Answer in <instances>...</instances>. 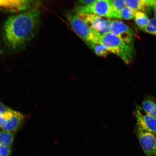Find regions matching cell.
<instances>
[{
	"mask_svg": "<svg viewBox=\"0 0 156 156\" xmlns=\"http://www.w3.org/2000/svg\"><path fill=\"white\" fill-rule=\"evenodd\" d=\"M14 133L0 130V145L11 147L14 140Z\"/></svg>",
	"mask_w": 156,
	"mask_h": 156,
	"instance_id": "cell-12",
	"label": "cell"
},
{
	"mask_svg": "<svg viewBox=\"0 0 156 156\" xmlns=\"http://www.w3.org/2000/svg\"><path fill=\"white\" fill-rule=\"evenodd\" d=\"M95 1V0H80L77 2L80 5L85 6L90 5Z\"/></svg>",
	"mask_w": 156,
	"mask_h": 156,
	"instance_id": "cell-22",
	"label": "cell"
},
{
	"mask_svg": "<svg viewBox=\"0 0 156 156\" xmlns=\"http://www.w3.org/2000/svg\"><path fill=\"white\" fill-rule=\"evenodd\" d=\"M12 110H11L10 112L4 114H0V129H2V127L5 120L8 119L12 115Z\"/></svg>",
	"mask_w": 156,
	"mask_h": 156,
	"instance_id": "cell-19",
	"label": "cell"
},
{
	"mask_svg": "<svg viewBox=\"0 0 156 156\" xmlns=\"http://www.w3.org/2000/svg\"><path fill=\"white\" fill-rule=\"evenodd\" d=\"M1 145H0V147H1Z\"/></svg>",
	"mask_w": 156,
	"mask_h": 156,
	"instance_id": "cell-24",
	"label": "cell"
},
{
	"mask_svg": "<svg viewBox=\"0 0 156 156\" xmlns=\"http://www.w3.org/2000/svg\"><path fill=\"white\" fill-rule=\"evenodd\" d=\"M40 22V12L36 9L9 17L2 30L4 48L12 53L24 49L36 36Z\"/></svg>",
	"mask_w": 156,
	"mask_h": 156,
	"instance_id": "cell-1",
	"label": "cell"
},
{
	"mask_svg": "<svg viewBox=\"0 0 156 156\" xmlns=\"http://www.w3.org/2000/svg\"><path fill=\"white\" fill-rule=\"evenodd\" d=\"M65 16L76 34L86 44L92 42V29L89 28L76 11L75 10H68L66 12Z\"/></svg>",
	"mask_w": 156,
	"mask_h": 156,
	"instance_id": "cell-3",
	"label": "cell"
},
{
	"mask_svg": "<svg viewBox=\"0 0 156 156\" xmlns=\"http://www.w3.org/2000/svg\"><path fill=\"white\" fill-rule=\"evenodd\" d=\"M142 30L148 34L156 36V27H155L149 24L142 29Z\"/></svg>",
	"mask_w": 156,
	"mask_h": 156,
	"instance_id": "cell-20",
	"label": "cell"
},
{
	"mask_svg": "<svg viewBox=\"0 0 156 156\" xmlns=\"http://www.w3.org/2000/svg\"><path fill=\"white\" fill-rule=\"evenodd\" d=\"M134 114L137 126L156 134V117L149 115L139 106L136 107Z\"/></svg>",
	"mask_w": 156,
	"mask_h": 156,
	"instance_id": "cell-8",
	"label": "cell"
},
{
	"mask_svg": "<svg viewBox=\"0 0 156 156\" xmlns=\"http://www.w3.org/2000/svg\"><path fill=\"white\" fill-rule=\"evenodd\" d=\"M136 134L146 156H156V134L136 126Z\"/></svg>",
	"mask_w": 156,
	"mask_h": 156,
	"instance_id": "cell-5",
	"label": "cell"
},
{
	"mask_svg": "<svg viewBox=\"0 0 156 156\" xmlns=\"http://www.w3.org/2000/svg\"><path fill=\"white\" fill-rule=\"evenodd\" d=\"M90 28L96 31L101 35L110 32L112 21L92 13L79 14Z\"/></svg>",
	"mask_w": 156,
	"mask_h": 156,
	"instance_id": "cell-6",
	"label": "cell"
},
{
	"mask_svg": "<svg viewBox=\"0 0 156 156\" xmlns=\"http://www.w3.org/2000/svg\"><path fill=\"white\" fill-rule=\"evenodd\" d=\"M143 110L149 115L156 117V103L151 99H146L142 103Z\"/></svg>",
	"mask_w": 156,
	"mask_h": 156,
	"instance_id": "cell-15",
	"label": "cell"
},
{
	"mask_svg": "<svg viewBox=\"0 0 156 156\" xmlns=\"http://www.w3.org/2000/svg\"><path fill=\"white\" fill-rule=\"evenodd\" d=\"M110 32L129 45H131L133 42L134 36L132 29L122 21H112Z\"/></svg>",
	"mask_w": 156,
	"mask_h": 156,
	"instance_id": "cell-7",
	"label": "cell"
},
{
	"mask_svg": "<svg viewBox=\"0 0 156 156\" xmlns=\"http://www.w3.org/2000/svg\"><path fill=\"white\" fill-rule=\"evenodd\" d=\"M87 46L92 49L97 55L101 56H106L109 54V51L106 47L103 44L94 43L90 42L88 44Z\"/></svg>",
	"mask_w": 156,
	"mask_h": 156,
	"instance_id": "cell-16",
	"label": "cell"
},
{
	"mask_svg": "<svg viewBox=\"0 0 156 156\" xmlns=\"http://www.w3.org/2000/svg\"><path fill=\"white\" fill-rule=\"evenodd\" d=\"M134 18L136 25L141 30L149 24L150 19L144 12L136 11Z\"/></svg>",
	"mask_w": 156,
	"mask_h": 156,
	"instance_id": "cell-13",
	"label": "cell"
},
{
	"mask_svg": "<svg viewBox=\"0 0 156 156\" xmlns=\"http://www.w3.org/2000/svg\"><path fill=\"white\" fill-rule=\"evenodd\" d=\"M11 153V148L1 145L0 147V156H10Z\"/></svg>",
	"mask_w": 156,
	"mask_h": 156,
	"instance_id": "cell-18",
	"label": "cell"
},
{
	"mask_svg": "<svg viewBox=\"0 0 156 156\" xmlns=\"http://www.w3.org/2000/svg\"><path fill=\"white\" fill-rule=\"evenodd\" d=\"M136 11L127 7H125L121 13V16L123 19L129 20L134 18Z\"/></svg>",
	"mask_w": 156,
	"mask_h": 156,
	"instance_id": "cell-17",
	"label": "cell"
},
{
	"mask_svg": "<svg viewBox=\"0 0 156 156\" xmlns=\"http://www.w3.org/2000/svg\"><path fill=\"white\" fill-rule=\"evenodd\" d=\"M112 14V18L122 19L121 13L124 8L126 6L124 1H111Z\"/></svg>",
	"mask_w": 156,
	"mask_h": 156,
	"instance_id": "cell-14",
	"label": "cell"
},
{
	"mask_svg": "<svg viewBox=\"0 0 156 156\" xmlns=\"http://www.w3.org/2000/svg\"><path fill=\"white\" fill-rule=\"evenodd\" d=\"M99 44L106 47L109 51L121 58L126 64H129L133 58L134 52L132 46L110 32L101 36Z\"/></svg>",
	"mask_w": 156,
	"mask_h": 156,
	"instance_id": "cell-2",
	"label": "cell"
},
{
	"mask_svg": "<svg viewBox=\"0 0 156 156\" xmlns=\"http://www.w3.org/2000/svg\"><path fill=\"white\" fill-rule=\"evenodd\" d=\"M29 2L26 1H0V8L9 11L24 10L30 6Z\"/></svg>",
	"mask_w": 156,
	"mask_h": 156,
	"instance_id": "cell-10",
	"label": "cell"
},
{
	"mask_svg": "<svg viewBox=\"0 0 156 156\" xmlns=\"http://www.w3.org/2000/svg\"><path fill=\"white\" fill-rule=\"evenodd\" d=\"M151 8L153 9V10L154 15V18L156 19V0L154 4L153 5Z\"/></svg>",
	"mask_w": 156,
	"mask_h": 156,
	"instance_id": "cell-23",
	"label": "cell"
},
{
	"mask_svg": "<svg viewBox=\"0 0 156 156\" xmlns=\"http://www.w3.org/2000/svg\"><path fill=\"white\" fill-rule=\"evenodd\" d=\"M24 119V116L22 114L12 110V115L5 120L2 127V129L5 131L14 133L20 128Z\"/></svg>",
	"mask_w": 156,
	"mask_h": 156,
	"instance_id": "cell-9",
	"label": "cell"
},
{
	"mask_svg": "<svg viewBox=\"0 0 156 156\" xmlns=\"http://www.w3.org/2000/svg\"><path fill=\"white\" fill-rule=\"evenodd\" d=\"M75 10L79 14L92 13L100 16L112 18L111 1L98 0L88 5H77Z\"/></svg>",
	"mask_w": 156,
	"mask_h": 156,
	"instance_id": "cell-4",
	"label": "cell"
},
{
	"mask_svg": "<svg viewBox=\"0 0 156 156\" xmlns=\"http://www.w3.org/2000/svg\"><path fill=\"white\" fill-rule=\"evenodd\" d=\"M12 109L0 102V114H4L11 111Z\"/></svg>",
	"mask_w": 156,
	"mask_h": 156,
	"instance_id": "cell-21",
	"label": "cell"
},
{
	"mask_svg": "<svg viewBox=\"0 0 156 156\" xmlns=\"http://www.w3.org/2000/svg\"><path fill=\"white\" fill-rule=\"evenodd\" d=\"M156 0H125L126 7L136 11L143 12L146 9L152 7L154 4Z\"/></svg>",
	"mask_w": 156,
	"mask_h": 156,
	"instance_id": "cell-11",
	"label": "cell"
}]
</instances>
